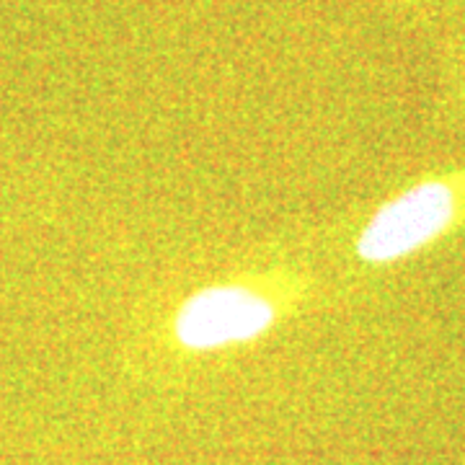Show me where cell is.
I'll return each mask as SVG.
<instances>
[{
    "mask_svg": "<svg viewBox=\"0 0 465 465\" xmlns=\"http://www.w3.org/2000/svg\"><path fill=\"white\" fill-rule=\"evenodd\" d=\"M465 228V168L419 179L385 200L357 235L367 264H396Z\"/></svg>",
    "mask_w": 465,
    "mask_h": 465,
    "instance_id": "1",
    "label": "cell"
},
{
    "mask_svg": "<svg viewBox=\"0 0 465 465\" xmlns=\"http://www.w3.org/2000/svg\"><path fill=\"white\" fill-rule=\"evenodd\" d=\"M277 316V300L253 287L213 284L183 300L173 318V336L183 349L210 351L259 339Z\"/></svg>",
    "mask_w": 465,
    "mask_h": 465,
    "instance_id": "2",
    "label": "cell"
}]
</instances>
